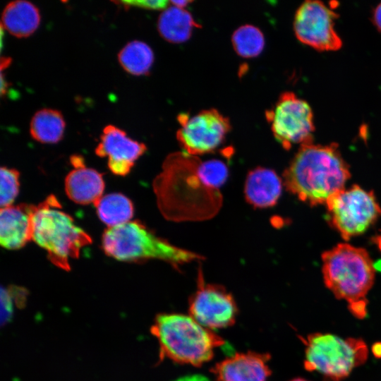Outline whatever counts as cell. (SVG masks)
Wrapping results in <instances>:
<instances>
[{"instance_id": "6da1fadb", "label": "cell", "mask_w": 381, "mask_h": 381, "mask_svg": "<svg viewBox=\"0 0 381 381\" xmlns=\"http://www.w3.org/2000/svg\"><path fill=\"white\" fill-rule=\"evenodd\" d=\"M351 174L336 143L303 144L284 172L286 188L311 206L344 189Z\"/></svg>"}, {"instance_id": "7a4b0ae2", "label": "cell", "mask_w": 381, "mask_h": 381, "mask_svg": "<svg viewBox=\"0 0 381 381\" xmlns=\"http://www.w3.org/2000/svg\"><path fill=\"white\" fill-rule=\"evenodd\" d=\"M326 286L338 299L347 302L357 318L367 315L366 295L375 279V268L368 253L348 243H339L322 254Z\"/></svg>"}, {"instance_id": "3957f363", "label": "cell", "mask_w": 381, "mask_h": 381, "mask_svg": "<svg viewBox=\"0 0 381 381\" xmlns=\"http://www.w3.org/2000/svg\"><path fill=\"white\" fill-rule=\"evenodd\" d=\"M157 339L161 360L167 358L177 363L200 366L214 356L215 349L225 341L189 315L161 313L150 328Z\"/></svg>"}, {"instance_id": "277c9868", "label": "cell", "mask_w": 381, "mask_h": 381, "mask_svg": "<svg viewBox=\"0 0 381 381\" xmlns=\"http://www.w3.org/2000/svg\"><path fill=\"white\" fill-rule=\"evenodd\" d=\"M61 208L53 195L35 205L32 241L47 251L48 259L54 265L69 271V259L78 258L81 248L90 244L92 238Z\"/></svg>"}, {"instance_id": "5b68a950", "label": "cell", "mask_w": 381, "mask_h": 381, "mask_svg": "<svg viewBox=\"0 0 381 381\" xmlns=\"http://www.w3.org/2000/svg\"><path fill=\"white\" fill-rule=\"evenodd\" d=\"M102 247L107 255L123 262L157 259L178 267L202 259L201 255L157 236L137 220L106 229L102 237Z\"/></svg>"}, {"instance_id": "8992f818", "label": "cell", "mask_w": 381, "mask_h": 381, "mask_svg": "<svg viewBox=\"0 0 381 381\" xmlns=\"http://www.w3.org/2000/svg\"><path fill=\"white\" fill-rule=\"evenodd\" d=\"M301 339L305 344V369L319 373L325 381H341L368 358V347L361 339H342L329 333Z\"/></svg>"}, {"instance_id": "52a82bcc", "label": "cell", "mask_w": 381, "mask_h": 381, "mask_svg": "<svg viewBox=\"0 0 381 381\" xmlns=\"http://www.w3.org/2000/svg\"><path fill=\"white\" fill-rule=\"evenodd\" d=\"M325 204L332 224L346 241L365 232L381 215L374 193L358 185L335 193Z\"/></svg>"}, {"instance_id": "ba28073f", "label": "cell", "mask_w": 381, "mask_h": 381, "mask_svg": "<svg viewBox=\"0 0 381 381\" xmlns=\"http://www.w3.org/2000/svg\"><path fill=\"white\" fill-rule=\"evenodd\" d=\"M265 116L274 136L284 148L313 143L315 126L311 107L294 92H283Z\"/></svg>"}, {"instance_id": "9c48e42d", "label": "cell", "mask_w": 381, "mask_h": 381, "mask_svg": "<svg viewBox=\"0 0 381 381\" xmlns=\"http://www.w3.org/2000/svg\"><path fill=\"white\" fill-rule=\"evenodd\" d=\"M176 138L184 152L196 157L214 151L231 129L229 120L214 109L190 116L181 114Z\"/></svg>"}, {"instance_id": "30bf717a", "label": "cell", "mask_w": 381, "mask_h": 381, "mask_svg": "<svg viewBox=\"0 0 381 381\" xmlns=\"http://www.w3.org/2000/svg\"><path fill=\"white\" fill-rule=\"evenodd\" d=\"M238 312L232 294L221 285L205 283L200 272L197 289L188 301L189 315L205 327L214 331L233 325Z\"/></svg>"}, {"instance_id": "8fae6325", "label": "cell", "mask_w": 381, "mask_h": 381, "mask_svg": "<svg viewBox=\"0 0 381 381\" xmlns=\"http://www.w3.org/2000/svg\"><path fill=\"white\" fill-rule=\"evenodd\" d=\"M338 15L320 1H304L296 12L294 30L298 40L320 51H335L342 41L334 29Z\"/></svg>"}, {"instance_id": "7c38bea8", "label": "cell", "mask_w": 381, "mask_h": 381, "mask_svg": "<svg viewBox=\"0 0 381 381\" xmlns=\"http://www.w3.org/2000/svg\"><path fill=\"white\" fill-rule=\"evenodd\" d=\"M145 151V144L128 138L121 129L108 125L103 129L95 154L108 157V167L114 174L126 176Z\"/></svg>"}, {"instance_id": "4fadbf2b", "label": "cell", "mask_w": 381, "mask_h": 381, "mask_svg": "<svg viewBox=\"0 0 381 381\" xmlns=\"http://www.w3.org/2000/svg\"><path fill=\"white\" fill-rule=\"evenodd\" d=\"M270 360L266 353H236L217 363L211 372L216 381H267L272 373Z\"/></svg>"}, {"instance_id": "5bb4252c", "label": "cell", "mask_w": 381, "mask_h": 381, "mask_svg": "<svg viewBox=\"0 0 381 381\" xmlns=\"http://www.w3.org/2000/svg\"><path fill=\"white\" fill-rule=\"evenodd\" d=\"M35 205L21 203L1 208L0 243L16 250L32 240V213Z\"/></svg>"}, {"instance_id": "9a60e30c", "label": "cell", "mask_w": 381, "mask_h": 381, "mask_svg": "<svg viewBox=\"0 0 381 381\" xmlns=\"http://www.w3.org/2000/svg\"><path fill=\"white\" fill-rule=\"evenodd\" d=\"M282 188L281 179L274 171L258 167L249 171L245 182L244 194L247 202L255 208L274 206Z\"/></svg>"}, {"instance_id": "2e32d148", "label": "cell", "mask_w": 381, "mask_h": 381, "mask_svg": "<svg viewBox=\"0 0 381 381\" xmlns=\"http://www.w3.org/2000/svg\"><path fill=\"white\" fill-rule=\"evenodd\" d=\"M65 179L67 196L80 205H94L102 197L104 181L102 175L95 169L87 168L84 163L73 167Z\"/></svg>"}, {"instance_id": "e0dca14e", "label": "cell", "mask_w": 381, "mask_h": 381, "mask_svg": "<svg viewBox=\"0 0 381 381\" xmlns=\"http://www.w3.org/2000/svg\"><path fill=\"white\" fill-rule=\"evenodd\" d=\"M40 16L38 8L25 0L10 2L5 7L1 18V27L17 37H26L38 28Z\"/></svg>"}, {"instance_id": "ac0fdd59", "label": "cell", "mask_w": 381, "mask_h": 381, "mask_svg": "<svg viewBox=\"0 0 381 381\" xmlns=\"http://www.w3.org/2000/svg\"><path fill=\"white\" fill-rule=\"evenodd\" d=\"M198 27L188 11L173 5L160 14L157 23L159 34L172 43L186 41L191 36L193 28Z\"/></svg>"}, {"instance_id": "d6986e66", "label": "cell", "mask_w": 381, "mask_h": 381, "mask_svg": "<svg viewBox=\"0 0 381 381\" xmlns=\"http://www.w3.org/2000/svg\"><path fill=\"white\" fill-rule=\"evenodd\" d=\"M97 216L108 227L126 224L133 215L131 200L121 193H109L102 196L95 205Z\"/></svg>"}, {"instance_id": "ffe728a7", "label": "cell", "mask_w": 381, "mask_h": 381, "mask_svg": "<svg viewBox=\"0 0 381 381\" xmlns=\"http://www.w3.org/2000/svg\"><path fill=\"white\" fill-rule=\"evenodd\" d=\"M65 121L55 109H42L33 116L30 126L33 139L42 143H56L63 137Z\"/></svg>"}, {"instance_id": "44dd1931", "label": "cell", "mask_w": 381, "mask_h": 381, "mask_svg": "<svg viewBox=\"0 0 381 381\" xmlns=\"http://www.w3.org/2000/svg\"><path fill=\"white\" fill-rule=\"evenodd\" d=\"M118 58L123 69L135 75L147 73L154 61L151 48L147 44L138 40L128 43L120 51Z\"/></svg>"}, {"instance_id": "7402d4cb", "label": "cell", "mask_w": 381, "mask_h": 381, "mask_svg": "<svg viewBox=\"0 0 381 381\" xmlns=\"http://www.w3.org/2000/svg\"><path fill=\"white\" fill-rule=\"evenodd\" d=\"M231 42L236 53L245 58L257 56L265 46L262 32L251 25H244L238 28L234 32Z\"/></svg>"}, {"instance_id": "603a6c76", "label": "cell", "mask_w": 381, "mask_h": 381, "mask_svg": "<svg viewBox=\"0 0 381 381\" xmlns=\"http://www.w3.org/2000/svg\"><path fill=\"white\" fill-rule=\"evenodd\" d=\"M0 174V205L3 208L11 206L18 195L20 174L16 169L6 167L1 168Z\"/></svg>"}, {"instance_id": "cb8c5ba5", "label": "cell", "mask_w": 381, "mask_h": 381, "mask_svg": "<svg viewBox=\"0 0 381 381\" xmlns=\"http://www.w3.org/2000/svg\"><path fill=\"white\" fill-rule=\"evenodd\" d=\"M199 171L207 185L218 190L226 182L229 174L226 164L219 159L201 162Z\"/></svg>"}, {"instance_id": "d4e9b609", "label": "cell", "mask_w": 381, "mask_h": 381, "mask_svg": "<svg viewBox=\"0 0 381 381\" xmlns=\"http://www.w3.org/2000/svg\"><path fill=\"white\" fill-rule=\"evenodd\" d=\"M13 299L8 289H1V324L8 322L13 312Z\"/></svg>"}, {"instance_id": "484cf974", "label": "cell", "mask_w": 381, "mask_h": 381, "mask_svg": "<svg viewBox=\"0 0 381 381\" xmlns=\"http://www.w3.org/2000/svg\"><path fill=\"white\" fill-rule=\"evenodd\" d=\"M8 289L16 306L23 308L26 302L28 295L27 290L18 286H11L10 288H8Z\"/></svg>"}, {"instance_id": "4316f807", "label": "cell", "mask_w": 381, "mask_h": 381, "mask_svg": "<svg viewBox=\"0 0 381 381\" xmlns=\"http://www.w3.org/2000/svg\"><path fill=\"white\" fill-rule=\"evenodd\" d=\"M131 5L139 6L146 8L151 9H161L165 8L167 4L169 3L168 1H128L126 2Z\"/></svg>"}, {"instance_id": "83f0119b", "label": "cell", "mask_w": 381, "mask_h": 381, "mask_svg": "<svg viewBox=\"0 0 381 381\" xmlns=\"http://www.w3.org/2000/svg\"><path fill=\"white\" fill-rule=\"evenodd\" d=\"M373 22L378 30L381 32V2L373 12Z\"/></svg>"}, {"instance_id": "f1b7e54d", "label": "cell", "mask_w": 381, "mask_h": 381, "mask_svg": "<svg viewBox=\"0 0 381 381\" xmlns=\"http://www.w3.org/2000/svg\"><path fill=\"white\" fill-rule=\"evenodd\" d=\"M191 1H184V0H181V1H171L170 3L171 4V5L173 6H177V7H179V8H183V7H185L186 6H187L189 3H190Z\"/></svg>"}, {"instance_id": "f546056e", "label": "cell", "mask_w": 381, "mask_h": 381, "mask_svg": "<svg viewBox=\"0 0 381 381\" xmlns=\"http://www.w3.org/2000/svg\"><path fill=\"white\" fill-rule=\"evenodd\" d=\"M373 352L377 357H381V343L375 344L373 347Z\"/></svg>"}, {"instance_id": "4dcf8cb0", "label": "cell", "mask_w": 381, "mask_h": 381, "mask_svg": "<svg viewBox=\"0 0 381 381\" xmlns=\"http://www.w3.org/2000/svg\"><path fill=\"white\" fill-rule=\"evenodd\" d=\"M374 268L376 270L381 272V260H377L374 265Z\"/></svg>"}, {"instance_id": "1f68e13d", "label": "cell", "mask_w": 381, "mask_h": 381, "mask_svg": "<svg viewBox=\"0 0 381 381\" xmlns=\"http://www.w3.org/2000/svg\"><path fill=\"white\" fill-rule=\"evenodd\" d=\"M375 241H376V243H377V244L378 246L379 249L381 251V235L376 238Z\"/></svg>"}, {"instance_id": "d6a6232c", "label": "cell", "mask_w": 381, "mask_h": 381, "mask_svg": "<svg viewBox=\"0 0 381 381\" xmlns=\"http://www.w3.org/2000/svg\"><path fill=\"white\" fill-rule=\"evenodd\" d=\"M290 381H308V380H304L303 378H295V379H293V380H291Z\"/></svg>"}]
</instances>
